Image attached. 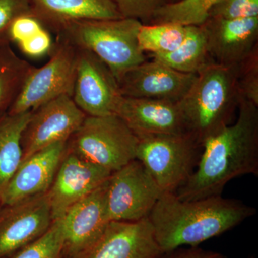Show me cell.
<instances>
[{"label": "cell", "instance_id": "cell-1", "mask_svg": "<svg viewBox=\"0 0 258 258\" xmlns=\"http://www.w3.org/2000/svg\"><path fill=\"white\" fill-rule=\"evenodd\" d=\"M239 115L232 125L207 140L196 169L176 190L183 201L221 195L239 176L258 174V106L241 97Z\"/></svg>", "mask_w": 258, "mask_h": 258}, {"label": "cell", "instance_id": "cell-2", "mask_svg": "<svg viewBox=\"0 0 258 258\" xmlns=\"http://www.w3.org/2000/svg\"><path fill=\"white\" fill-rule=\"evenodd\" d=\"M256 213L255 208L221 195L183 201L174 193L163 192L147 218L166 253L184 245L198 247Z\"/></svg>", "mask_w": 258, "mask_h": 258}, {"label": "cell", "instance_id": "cell-3", "mask_svg": "<svg viewBox=\"0 0 258 258\" xmlns=\"http://www.w3.org/2000/svg\"><path fill=\"white\" fill-rule=\"evenodd\" d=\"M238 66L212 62L196 79L179 102L186 132L203 144L230 125L241 96L237 83Z\"/></svg>", "mask_w": 258, "mask_h": 258}, {"label": "cell", "instance_id": "cell-4", "mask_svg": "<svg viewBox=\"0 0 258 258\" xmlns=\"http://www.w3.org/2000/svg\"><path fill=\"white\" fill-rule=\"evenodd\" d=\"M142 25L132 18L81 20L66 25L55 35L76 48L93 52L118 82L125 73L147 60L138 42Z\"/></svg>", "mask_w": 258, "mask_h": 258}, {"label": "cell", "instance_id": "cell-5", "mask_svg": "<svg viewBox=\"0 0 258 258\" xmlns=\"http://www.w3.org/2000/svg\"><path fill=\"white\" fill-rule=\"evenodd\" d=\"M138 143V137L118 115H87L68 140L67 149L113 172L136 159Z\"/></svg>", "mask_w": 258, "mask_h": 258}, {"label": "cell", "instance_id": "cell-6", "mask_svg": "<svg viewBox=\"0 0 258 258\" xmlns=\"http://www.w3.org/2000/svg\"><path fill=\"white\" fill-rule=\"evenodd\" d=\"M202 152L188 133L146 136L139 138L136 159L163 192L175 193L192 175Z\"/></svg>", "mask_w": 258, "mask_h": 258}, {"label": "cell", "instance_id": "cell-7", "mask_svg": "<svg viewBox=\"0 0 258 258\" xmlns=\"http://www.w3.org/2000/svg\"><path fill=\"white\" fill-rule=\"evenodd\" d=\"M49 60L40 68L31 70L10 114L34 111L37 107L61 96L73 97L77 49L62 37L56 36Z\"/></svg>", "mask_w": 258, "mask_h": 258}, {"label": "cell", "instance_id": "cell-8", "mask_svg": "<svg viewBox=\"0 0 258 258\" xmlns=\"http://www.w3.org/2000/svg\"><path fill=\"white\" fill-rule=\"evenodd\" d=\"M163 191L137 159L112 172L108 179L110 220L137 222L147 218Z\"/></svg>", "mask_w": 258, "mask_h": 258}, {"label": "cell", "instance_id": "cell-9", "mask_svg": "<svg viewBox=\"0 0 258 258\" xmlns=\"http://www.w3.org/2000/svg\"><path fill=\"white\" fill-rule=\"evenodd\" d=\"M86 116L69 96L57 97L37 107L22 134V161L44 148L67 142Z\"/></svg>", "mask_w": 258, "mask_h": 258}, {"label": "cell", "instance_id": "cell-10", "mask_svg": "<svg viewBox=\"0 0 258 258\" xmlns=\"http://www.w3.org/2000/svg\"><path fill=\"white\" fill-rule=\"evenodd\" d=\"M77 49L73 100L88 116L115 115L121 99L118 81L109 68L90 51Z\"/></svg>", "mask_w": 258, "mask_h": 258}, {"label": "cell", "instance_id": "cell-11", "mask_svg": "<svg viewBox=\"0 0 258 258\" xmlns=\"http://www.w3.org/2000/svg\"><path fill=\"white\" fill-rule=\"evenodd\" d=\"M108 180L68 210L62 217L61 258H79L101 238L111 220L107 209Z\"/></svg>", "mask_w": 258, "mask_h": 258}, {"label": "cell", "instance_id": "cell-12", "mask_svg": "<svg viewBox=\"0 0 258 258\" xmlns=\"http://www.w3.org/2000/svg\"><path fill=\"white\" fill-rule=\"evenodd\" d=\"M47 194L0 206V258L13 253L45 233L52 225Z\"/></svg>", "mask_w": 258, "mask_h": 258}, {"label": "cell", "instance_id": "cell-13", "mask_svg": "<svg viewBox=\"0 0 258 258\" xmlns=\"http://www.w3.org/2000/svg\"><path fill=\"white\" fill-rule=\"evenodd\" d=\"M111 171L83 160L66 150L47 191L52 220H60L75 204L106 181Z\"/></svg>", "mask_w": 258, "mask_h": 258}, {"label": "cell", "instance_id": "cell-14", "mask_svg": "<svg viewBox=\"0 0 258 258\" xmlns=\"http://www.w3.org/2000/svg\"><path fill=\"white\" fill-rule=\"evenodd\" d=\"M196 76L179 72L153 59L144 61L125 73L118 83L123 96L179 103Z\"/></svg>", "mask_w": 258, "mask_h": 258}, {"label": "cell", "instance_id": "cell-15", "mask_svg": "<svg viewBox=\"0 0 258 258\" xmlns=\"http://www.w3.org/2000/svg\"><path fill=\"white\" fill-rule=\"evenodd\" d=\"M201 26L206 35L209 55L215 63L239 66L258 47V17H211Z\"/></svg>", "mask_w": 258, "mask_h": 258}, {"label": "cell", "instance_id": "cell-16", "mask_svg": "<svg viewBox=\"0 0 258 258\" xmlns=\"http://www.w3.org/2000/svg\"><path fill=\"white\" fill-rule=\"evenodd\" d=\"M148 218L110 222L103 235L79 258H162Z\"/></svg>", "mask_w": 258, "mask_h": 258}, {"label": "cell", "instance_id": "cell-17", "mask_svg": "<svg viewBox=\"0 0 258 258\" xmlns=\"http://www.w3.org/2000/svg\"><path fill=\"white\" fill-rule=\"evenodd\" d=\"M67 142L44 148L22 161L0 194L1 205L46 193L66 154Z\"/></svg>", "mask_w": 258, "mask_h": 258}, {"label": "cell", "instance_id": "cell-18", "mask_svg": "<svg viewBox=\"0 0 258 258\" xmlns=\"http://www.w3.org/2000/svg\"><path fill=\"white\" fill-rule=\"evenodd\" d=\"M115 115L138 138L187 133L179 103L122 96Z\"/></svg>", "mask_w": 258, "mask_h": 258}, {"label": "cell", "instance_id": "cell-19", "mask_svg": "<svg viewBox=\"0 0 258 258\" xmlns=\"http://www.w3.org/2000/svg\"><path fill=\"white\" fill-rule=\"evenodd\" d=\"M30 10L55 35L74 22L123 18L112 0H30Z\"/></svg>", "mask_w": 258, "mask_h": 258}, {"label": "cell", "instance_id": "cell-20", "mask_svg": "<svg viewBox=\"0 0 258 258\" xmlns=\"http://www.w3.org/2000/svg\"><path fill=\"white\" fill-rule=\"evenodd\" d=\"M184 41L169 53L151 55L154 60L184 74L198 75L214 62L209 55L206 35L203 27L186 25Z\"/></svg>", "mask_w": 258, "mask_h": 258}, {"label": "cell", "instance_id": "cell-21", "mask_svg": "<svg viewBox=\"0 0 258 258\" xmlns=\"http://www.w3.org/2000/svg\"><path fill=\"white\" fill-rule=\"evenodd\" d=\"M31 114H0V194L23 160L22 134Z\"/></svg>", "mask_w": 258, "mask_h": 258}, {"label": "cell", "instance_id": "cell-22", "mask_svg": "<svg viewBox=\"0 0 258 258\" xmlns=\"http://www.w3.org/2000/svg\"><path fill=\"white\" fill-rule=\"evenodd\" d=\"M33 67L17 55L8 40H0V114L9 111Z\"/></svg>", "mask_w": 258, "mask_h": 258}, {"label": "cell", "instance_id": "cell-23", "mask_svg": "<svg viewBox=\"0 0 258 258\" xmlns=\"http://www.w3.org/2000/svg\"><path fill=\"white\" fill-rule=\"evenodd\" d=\"M187 26L174 23L142 24L138 33L139 47L151 55L169 53L184 41Z\"/></svg>", "mask_w": 258, "mask_h": 258}, {"label": "cell", "instance_id": "cell-24", "mask_svg": "<svg viewBox=\"0 0 258 258\" xmlns=\"http://www.w3.org/2000/svg\"><path fill=\"white\" fill-rule=\"evenodd\" d=\"M223 0H179L167 3L154 14L152 23H174L182 25H203L211 10Z\"/></svg>", "mask_w": 258, "mask_h": 258}, {"label": "cell", "instance_id": "cell-25", "mask_svg": "<svg viewBox=\"0 0 258 258\" xmlns=\"http://www.w3.org/2000/svg\"><path fill=\"white\" fill-rule=\"evenodd\" d=\"M63 237L62 219L55 220L36 240L4 258H57L62 251Z\"/></svg>", "mask_w": 258, "mask_h": 258}, {"label": "cell", "instance_id": "cell-26", "mask_svg": "<svg viewBox=\"0 0 258 258\" xmlns=\"http://www.w3.org/2000/svg\"><path fill=\"white\" fill-rule=\"evenodd\" d=\"M237 83L241 97L258 106V47L239 64Z\"/></svg>", "mask_w": 258, "mask_h": 258}, {"label": "cell", "instance_id": "cell-27", "mask_svg": "<svg viewBox=\"0 0 258 258\" xmlns=\"http://www.w3.org/2000/svg\"><path fill=\"white\" fill-rule=\"evenodd\" d=\"M123 18L138 20L142 24L152 23L157 10L167 4L168 0H112Z\"/></svg>", "mask_w": 258, "mask_h": 258}, {"label": "cell", "instance_id": "cell-28", "mask_svg": "<svg viewBox=\"0 0 258 258\" xmlns=\"http://www.w3.org/2000/svg\"><path fill=\"white\" fill-rule=\"evenodd\" d=\"M211 17L224 19L257 18L258 0H223L211 10L209 18Z\"/></svg>", "mask_w": 258, "mask_h": 258}, {"label": "cell", "instance_id": "cell-29", "mask_svg": "<svg viewBox=\"0 0 258 258\" xmlns=\"http://www.w3.org/2000/svg\"><path fill=\"white\" fill-rule=\"evenodd\" d=\"M45 28L31 13H25L15 18L10 23L6 32V37L10 43L18 45L28 40Z\"/></svg>", "mask_w": 258, "mask_h": 258}, {"label": "cell", "instance_id": "cell-30", "mask_svg": "<svg viewBox=\"0 0 258 258\" xmlns=\"http://www.w3.org/2000/svg\"><path fill=\"white\" fill-rule=\"evenodd\" d=\"M53 45L50 32L44 28L35 36L17 45L25 55L37 58L49 55Z\"/></svg>", "mask_w": 258, "mask_h": 258}, {"label": "cell", "instance_id": "cell-31", "mask_svg": "<svg viewBox=\"0 0 258 258\" xmlns=\"http://www.w3.org/2000/svg\"><path fill=\"white\" fill-rule=\"evenodd\" d=\"M28 13L30 0H0V39H7V30L15 18Z\"/></svg>", "mask_w": 258, "mask_h": 258}, {"label": "cell", "instance_id": "cell-32", "mask_svg": "<svg viewBox=\"0 0 258 258\" xmlns=\"http://www.w3.org/2000/svg\"><path fill=\"white\" fill-rule=\"evenodd\" d=\"M162 258H226L223 254L215 251L205 250L199 247L179 248L164 254Z\"/></svg>", "mask_w": 258, "mask_h": 258}, {"label": "cell", "instance_id": "cell-33", "mask_svg": "<svg viewBox=\"0 0 258 258\" xmlns=\"http://www.w3.org/2000/svg\"><path fill=\"white\" fill-rule=\"evenodd\" d=\"M178 1H179V0H168V3H176Z\"/></svg>", "mask_w": 258, "mask_h": 258}, {"label": "cell", "instance_id": "cell-34", "mask_svg": "<svg viewBox=\"0 0 258 258\" xmlns=\"http://www.w3.org/2000/svg\"><path fill=\"white\" fill-rule=\"evenodd\" d=\"M248 258H255V257H253V256H251V257H249Z\"/></svg>", "mask_w": 258, "mask_h": 258}, {"label": "cell", "instance_id": "cell-35", "mask_svg": "<svg viewBox=\"0 0 258 258\" xmlns=\"http://www.w3.org/2000/svg\"><path fill=\"white\" fill-rule=\"evenodd\" d=\"M0 206H1V203H0Z\"/></svg>", "mask_w": 258, "mask_h": 258}, {"label": "cell", "instance_id": "cell-36", "mask_svg": "<svg viewBox=\"0 0 258 258\" xmlns=\"http://www.w3.org/2000/svg\"><path fill=\"white\" fill-rule=\"evenodd\" d=\"M57 258H61V257H60H60H57Z\"/></svg>", "mask_w": 258, "mask_h": 258}, {"label": "cell", "instance_id": "cell-37", "mask_svg": "<svg viewBox=\"0 0 258 258\" xmlns=\"http://www.w3.org/2000/svg\"><path fill=\"white\" fill-rule=\"evenodd\" d=\"M0 40H2V39H0Z\"/></svg>", "mask_w": 258, "mask_h": 258}]
</instances>
